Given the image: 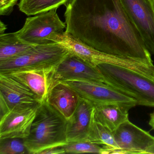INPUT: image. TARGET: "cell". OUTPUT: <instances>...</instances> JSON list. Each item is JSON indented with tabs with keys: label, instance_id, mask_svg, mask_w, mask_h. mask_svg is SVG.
Returning a JSON list of instances; mask_svg holds the SVG:
<instances>
[{
	"label": "cell",
	"instance_id": "1",
	"mask_svg": "<svg viewBox=\"0 0 154 154\" xmlns=\"http://www.w3.org/2000/svg\"><path fill=\"white\" fill-rule=\"evenodd\" d=\"M65 31L101 52L153 63L120 0H70Z\"/></svg>",
	"mask_w": 154,
	"mask_h": 154
},
{
	"label": "cell",
	"instance_id": "2",
	"mask_svg": "<svg viewBox=\"0 0 154 154\" xmlns=\"http://www.w3.org/2000/svg\"><path fill=\"white\" fill-rule=\"evenodd\" d=\"M67 122L46 100L41 103L29 135L24 139L29 154H39L47 149L66 145Z\"/></svg>",
	"mask_w": 154,
	"mask_h": 154
},
{
	"label": "cell",
	"instance_id": "3",
	"mask_svg": "<svg viewBox=\"0 0 154 154\" xmlns=\"http://www.w3.org/2000/svg\"><path fill=\"white\" fill-rule=\"evenodd\" d=\"M97 66L105 83L135 99L137 105L154 108V78L109 64H100Z\"/></svg>",
	"mask_w": 154,
	"mask_h": 154
},
{
	"label": "cell",
	"instance_id": "4",
	"mask_svg": "<svg viewBox=\"0 0 154 154\" xmlns=\"http://www.w3.org/2000/svg\"><path fill=\"white\" fill-rule=\"evenodd\" d=\"M57 9L35 15L26 19L23 27L15 32L25 44L33 46L54 43V39L64 33L66 24L61 20Z\"/></svg>",
	"mask_w": 154,
	"mask_h": 154
},
{
	"label": "cell",
	"instance_id": "5",
	"mask_svg": "<svg viewBox=\"0 0 154 154\" xmlns=\"http://www.w3.org/2000/svg\"><path fill=\"white\" fill-rule=\"evenodd\" d=\"M68 53L66 48L56 43L35 46L22 55L0 63V72L57 67Z\"/></svg>",
	"mask_w": 154,
	"mask_h": 154
},
{
	"label": "cell",
	"instance_id": "6",
	"mask_svg": "<svg viewBox=\"0 0 154 154\" xmlns=\"http://www.w3.org/2000/svg\"><path fill=\"white\" fill-rule=\"evenodd\" d=\"M54 41L94 66H97L100 64L107 63L135 71L139 68L140 63L138 59L101 52L85 45L66 31L58 35Z\"/></svg>",
	"mask_w": 154,
	"mask_h": 154
},
{
	"label": "cell",
	"instance_id": "7",
	"mask_svg": "<svg viewBox=\"0 0 154 154\" xmlns=\"http://www.w3.org/2000/svg\"><path fill=\"white\" fill-rule=\"evenodd\" d=\"M73 89L80 97L94 105L115 103L136 106V100L105 83L85 80L58 81Z\"/></svg>",
	"mask_w": 154,
	"mask_h": 154
},
{
	"label": "cell",
	"instance_id": "8",
	"mask_svg": "<svg viewBox=\"0 0 154 154\" xmlns=\"http://www.w3.org/2000/svg\"><path fill=\"white\" fill-rule=\"evenodd\" d=\"M125 12L154 55V8L150 0H120Z\"/></svg>",
	"mask_w": 154,
	"mask_h": 154
},
{
	"label": "cell",
	"instance_id": "9",
	"mask_svg": "<svg viewBox=\"0 0 154 154\" xmlns=\"http://www.w3.org/2000/svg\"><path fill=\"white\" fill-rule=\"evenodd\" d=\"M40 103L16 106L1 118L0 139L26 138L29 135Z\"/></svg>",
	"mask_w": 154,
	"mask_h": 154
},
{
	"label": "cell",
	"instance_id": "10",
	"mask_svg": "<svg viewBox=\"0 0 154 154\" xmlns=\"http://www.w3.org/2000/svg\"><path fill=\"white\" fill-rule=\"evenodd\" d=\"M118 150L115 154H144L154 143V137L129 120L112 131Z\"/></svg>",
	"mask_w": 154,
	"mask_h": 154
},
{
	"label": "cell",
	"instance_id": "11",
	"mask_svg": "<svg viewBox=\"0 0 154 154\" xmlns=\"http://www.w3.org/2000/svg\"><path fill=\"white\" fill-rule=\"evenodd\" d=\"M55 77L57 81L85 80L105 83L97 66L91 65L70 52L57 66Z\"/></svg>",
	"mask_w": 154,
	"mask_h": 154
},
{
	"label": "cell",
	"instance_id": "12",
	"mask_svg": "<svg viewBox=\"0 0 154 154\" xmlns=\"http://www.w3.org/2000/svg\"><path fill=\"white\" fill-rule=\"evenodd\" d=\"M57 67L22 69L8 73L27 86L41 103L47 99L50 90L56 82Z\"/></svg>",
	"mask_w": 154,
	"mask_h": 154
},
{
	"label": "cell",
	"instance_id": "13",
	"mask_svg": "<svg viewBox=\"0 0 154 154\" xmlns=\"http://www.w3.org/2000/svg\"><path fill=\"white\" fill-rule=\"evenodd\" d=\"M0 97L11 109L17 106L41 103L36 95L24 84L8 73L0 72Z\"/></svg>",
	"mask_w": 154,
	"mask_h": 154
},
{
	"label": "cell",
	"instance_id": "14",
	"mask_svg": "<svg viewBox=\"0 0 154 154\" xmlns=\"http://www.w3.org/2000/svg\"><path fill=\"white\" fill-rule=\"evenodd\" d=\"M94 109L92 103L80 96L77 108L67 122L66 136L68 143L88 141Z\"/></svg>",
	"mask_w": 154,
	"mask_h": 154
},
{
	"label": "cell",
	"instance_id": "15",
	"mask_svg": "<svg viewBox=\"0 0 154 154\" xmlns=\"http://www.w3.org/2000/svg\"><path fill=\"white\" fill-rule=\"evenodd\" d=\"M80 96L70 86L57 81L50 90L46 100L67 121L74 113Z\"/></svg>",
	"mask_w": 154,
	"mask_h": 154
},
{
	"label": "cell",
	"instance_id": "16",
	"mask_svg": "<svg viewBox=\"0 0 154 154\" xmlns=\"http://www.w3.org/2000/svg\"><path fill=\"white\" fill-rule=\"evenodd\" d=\"M94 119L113 131L120 125L129 120V110L135 106L110 103L94 105Z\"/></svg>",
	"mask_w": 154,
	"mask_h": 154
},
{
	"label": "cell",
	"instance_id": "17",
	"mask_svg": "<svg viewBox=\"0 0 154 154\" xmlns=\"http://www.w3.org/2000/svg\"><path fill=\"white\" fill-rule=\"evenodd\" d=\"M35 46L25 44L14 33L0 35V63L22 55Z\"/></svg>",
	"mask_w": 154,
	"mask_h": 154
},
{
	"label": "cell",
	"instance_id": "18",
	"mask_svg": "<svg viewBox=\"0 0 154 154\" xmlns=\"http://www.w3.org/2000/svg\"><path fill=\"white\" fill-rule=\"evenodd\" d=\"M88 141L103 146L109 149V154H115L119 149L112 131L94 119V115Z\"/></svg>",
	"mask_w": 154,
	"mask_h": 154
},
{
	"label": "cell",
	"instance_id": "19",
	"mask_svg": "<svg viewBox=\"0 0 154 154\" xmlns=\"http://www.w3.org/2000/svg\"><path fill=\"white\" fill-rule=\"evenodd\" d=\"M70 0H20V11L28 16H35L66 5Z\"/></svg>",
	"mask_w": 154,
	"mask_h": 154
},
{
	"label": "cell",
	"instance_id": "20",
	"mask_svg": "<svg viewBox=\"0 0 154 154\" xmlns=\"http://www.w3.org/2000/svg\"><path fill=\"white\" fill-rule=\"evenodd\" d=\"M66 153H94L109 154L108 149L103 146L89 141L69 142L64 146Z\"/></svg>",
	"mask_w": 154,
	"mask_h": 154
},
{
	"label": "cell",
	"instance_id": "21",
	"mask_svg": "<svg viewBox=\"0 0 154 154\" xmlns=\"http://www.w3.org/2000/svg\"><path fill=\"white\" fill-rule=\"evenodd\" d=\"M29 154L24 139L8 138L0 139V154Z\"/></svg>",
	"mask_w": 154,
	"mask_h": 154
},
{
	"label": "cell",
	"instance_id": "22",
	"mask_svg": "<svg viewBox=\"0 0 154 154\" xmlns=\"http://www.w3.org/2000/svg\"><path fill=\"white\" fill-rule=\"evenodd\" d=\"M18 0H0V15L9 16L14 10Z\"/></svg>",
	"mask_w": 154,
	"mask_h": 154
},
{
	"label": "cell",
	"instance_id": "23",
	"mask_svg": "<svg viewBox=\"0 0 154 154\" xmlns=\"http://www.w3.org/2000/svg\"><path fill=\"white\" fill-rule=\"evenodd\" d=\"M64 146H59L49 148L43 150L42 152H40L39 154H65L66 153Z\"/></svg>",
	"mask_w": 154,
	"mask_h": 154
},
{
	"label": "cell",
	"instance_id": "24",
	"mask_svg": "<svg viewBox=\"0 0 154 154\" xmlns=\"http://www.w3.org/2000/svg\"><path fill=\"white\" fill-rule=\"evenodd\" d=\"M7 29V26L4 24L2 21H0V35L5 33V31Z\"/></svg>",
	"mask_w": 154,
	"mask_h": 154
},
{
	"label": "cell",
	"instance_id": "25",
	"mask_svg": "<svg viewBox=\"0 0 154 154\" xmlns=\"http://www.w3.org/2000/svg\"><path fill=\"white\" fill-rule=\"evenodd\" d=\"M149 124L151 127L152 129L154 130V111L150 113Z\"/></svg>",
	"mask_w": 154,
	"mask_h": 154
},
{
	"label": "cell",
	"instance_id": "26",
	"mask_svg": "<svg viewBox=\"0 0 154 154\" xmlns=\"http://www.w3.org/2000/svg\"><path fill=\"white\" fill-rule=\"evenodd\" d=\"M154 154V143L144 152V154Z\"/></svg>",
	"mask_w": 154,
	"mask_h": 154
},
{
	"label": "cell",
	"instance_id": "27",
	"mask_svg": "<svg viewBox=\"0 0 154 154\" xmlns=\"http://www.w3.org/2000/svg\"><path fill=\"white\" fill-rule=\"evenodd\" d=\"M150 2H152V3H154V0H150Z\"/></svg>",
	"mask_w": 154,
	"mask_h": 154
},
{
	"label": "cell",
	"instance_id": "28",
	"mask_svg": "<svg viewBox=\"0 0 154 154\" xmlns=\"http://www.w3.org/2000/svg\"><path fill=\"white\" fill-rule=\"evenodd\" d=\"M153 5H154V3H153Z\"/></svg>",
	"mask_w": 154,
	"mask_h": 154
}]
</instances>
